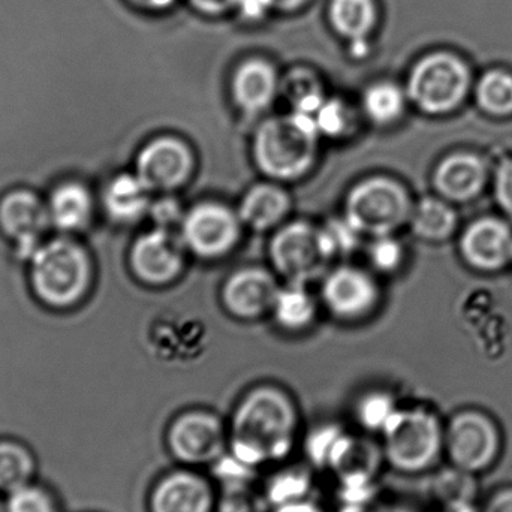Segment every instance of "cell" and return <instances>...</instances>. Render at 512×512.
Wrapping results in <instances>:
<instances>
[{"label": "cell", "instance_id": "obj_1", "mask_svg": "<svg viewBox=\"0 0 512 512\" xmlns=\"http://www.w3.org/2000/svg\"><path fill=\"white\" fill-rule=\"evenodd\" d=\"M227 424L228 453L256 471L289 462L301 442L297 405L271 385L249 391Z\"/></svg>", "mask_w": 512, "mask_h": 512}, {"label": "cell", "instance_id": "obj_2", "mask_svg": "<svg viewBox=\"0 0 512 512\" xmlns=\"http://www.w3.org/2000/svg\"><path fill=\"white\" fill-rule=\"evenodd\" d=\"M30 292L42 307L65 313L78 309L95 285V262L75 236L45 240L27 262Z\"/></svg>", "mask_w": 512, "mask_h": 512}, {"label": "cell", "instance_id": "obj_3", "mask_svg": "<svg viewBox=\"0 0 512 512\" xmlns=\"http://www.w3.org/2000/svg\"><path fill=\"white\" fill-rule=\"evenodd\" d=\"M468 60L450 48L427 51L412 63L405 90L418 110L441 116L457 110L474 87Z\"/></svg>", "mask_w": 512, "mask_h": 512}, {"label": "cell", "instance_id": "obj_4", "mask_svg": "<svg viewBox=\"0 0 512 512\" xmlns=\"http://www.w3.org/2000/svg\"><path fill=\"white\" fill-rule=\"evenodd\" d=\"M318 135L315 117L310 114L292 111L289 116L267 120L255 135L259 170L271 179H298L315 162Z\"/></svg>", "mask_w": 512, "mask_h": 512}, {"label": "cell", "instance_id": "obj_5", "mask_svg": "<svg viewBox=\"0 0 512 512\" xmlns=\"http://www.w3.org/2000/svg\"><path fill=\"white\" fill-rule=\"evenodd\" d=\"M385 465L400 474H420L435 465L444 447L438 418L421 408L402 409L379 435Z\"/></svg>", "mask_w": 512, "mask_h": 512}, {"label": "cell", "instance_id": "obj_6", "mask_svg": "<svg viewBox=\"0 0 512 512\" xmlns=\"http://www.w3.org/2000/svg\"><path fill=\"white\" fill-rule=\"evenodd\" d=\"M164 445L177 466L210 469L228 454V424L209 409H188L168 423Z\"/></svg>", "mask_w": 512, "mask_h": 512}, {"label": "cell", "instance_id": "obj_7", "mask_svg": "<svg viewBox=\"0 0 512 512\" xmlns=\"http://www.w3.org/2000/svg\"><path fill=\"white\" fill-rule=\"evenodd\" d=\"M411 198L400 183L369 179L358 183L346 198L345 218L360 234L390 236L412 215Z\"/></svg>", "mask_w": 512, "mask_h": 512}, {"label": "cell", "instance_id": "obj_8", "mask_svg": "<svg viewBox=\"0 0 512 512\" xmlns=\"http://www.w3.org/2000/svg\"><path fill=\"white\" fill-rule=\"evenodd\" d=\"M50 228L47 201L38 192L20 186L0 195V234L18 261L29 262Z\"/></svg>", "mask_w": 512, "mask_h": 512}, {"label": "cell", "instance_id": "obj_9", "mask_svg": "<svg viewBox=\"0 0 512 512\" xmlns=\"http://www.w3.org/2000/svg\"><path fill=\"white\" fill-rule=\"evenodd\" d=\"M218 486L200 469L177 466L159 475L147 493V512H216Z\"/></svg>", "mask_w": 512, "mask_h": 512}, {"label": "cell", "instance_id": "obj_10", "mask_svg": "<svg viewBox=\"0 0 512 512\" xmlns=\"http://www.w3.org/2000/svg\"><path fill=\"white\" fill-rule=\"evenodd\" d=\"M444 447L457 469L468 474L480 472L498 456V430L480 412H462L444 433Z\"/></svg>", "mask_w": 512, "mask_h": 512}, {"label": "cell", "instance_id": "obj_11", "mask_svg": "<svg viewBox=\"0 0 512 512\" xmlns=\"http://www.w3.org/2000/svg\"><path fill=\"white\" fill-rule=\"evenodd\" d=\"M270 258L280 274L300 285L318 277L328 261L319 230L304 222H294L277 231L271 240Z\"/></svg>", "mask_w": 512, "mask_h": 512}, {"label": "cell", "instance_id": "obj_12", "mask_svg": "<svg viewBox=\"0 0 512 512\" xmlns=\"http://www.w3.org/2000/svg\"><path fill=\"white\" fill-rule=\"evenodd\" d=\"M240 218L221 204H200L182 222V240L194 254L216 258L236 246Z\"/></svg>", "mask_w": 512, "mask_h": 512}, {"label": "cell", "instance_id": "obj_13", "mask_svg": "<svg viewBox=\"0 0 512 512\" xmlns=\"http://www.w3.org/2000/svg\"><path fill=\"white\" fill-rule=\"evenodd\" d=\"M194 158L191 150L176 138L162 137L138 153L137 174L149 191H173L191 176Z\"/></svg>", "mask_w": 512, "mask_h": 512}, {"label": "cell", "instance_id": "obj_14", "mask_svg": "<svg viewBox=\"0 0 512 512\" xmlns=\"http://www.w3.org/2000/svg\"><path fill=\"white\" fill-rule=\"evenodd\" d=\"M129 262L138 279L161 285L170 282L182 271V246L170 231L156 228L135 240Z\"/></svg>", "mask_w": 512, "mask_h": 512}, {"label": "cell", "instance_id": "obj_15", "mask_svg": "<svg viewBox=\"0 0 512 512\" xmlns=\"http://www.w3.org/2000/svg\"><path fill=\"white\" fill-rule=\"evenodd\" d=\"M282 75L267 57L251 56L237 63L231 75V96L246 114H259L273 104Z\"/></svg>", "mask_w": 512, "mask_h": 512}, {"label": "cell", "instance_id": "obj_16", "mask_svg": "<svg viewBox=\"0 0 512 512\" xmlns=\"http://www.w3.org/2000/svg\"><path fill=\"white\" fill-rule=\"evenodd\" d=\"M45 201L51 228L59 234L77 236L86 231L95 218V195L86 182L75 177L57 182Z\"/></svg>", "mask_w": 512, "mask_h": 512}, {"label": "cell", "instance_id": "obj_17", "mask_svg": "<svg viewBox=\"0 0 512 512\" xmlns=\"http://www.w3.org/2000/svg\"><path fill=\"white\" fill-rule=\"evenodd\" d=\"M460 251L471 267L483 271L501 270L512 261L511 228L499 219H478L463 233Z\"/></svg>", "mask_w": 512, "mask_h": 512}, {"label": "cell", "instance_id": "obj_18", "mask_svg": "<svg viewBox=\"0 0 512 512\" xmlns=\"http://www.w3.org/2000/svg\"><path fill=\"white\" fill-rule=\"evenodd\" d=\"M322 297L337 316L357 318L375 306L378 288L364 271L340 267L325 277Z\"/></svg>", "mask_w": 512, "mask_h": 512}, {"label": "cell", "instance_id": "obj_19", "mask_svg": "<svg viewBox=\"0 0 512 512\" xmlns=\"http://www.w3.org/2000/svg\"><path fill=\"white\" fill-rule=\"evenodd\" d=\"M277 291L276 280L267 271L246 268L225 283L224 303L233 315L256 318L273 307Z\"/></svg>", "mask_w": 512, "mask_h": 512}, {"label": "cell", "instance_id": "obj_20", "mask_svg": "<svg viewBox=\"0 0 512 512\" xmlns=\"http://www.w3.org/2000/svg\"><path fill=\"white\" fill-rule=\"evenodd\" d=\"M433 182L447 200L459 203L472 200L486 186V164L472 153H454L439 162Z\"/></svg>", "mask_w": 512, "mask_h": 512}, {"label": "cell", "instance_id": "obj_21", "mask_svg": "<svg viewBox=\"0 0 512 512\" xmlns=\"http://www.w3.org/2000/svg\"><path fill=\"white\" fill-rule=\"evenodd\" d=\"M381 15L378 0H328L325 6L328 27L346 44L373 39Z\"/></svg>", "mask_w": 512, "mask_h": 512}, {"label": "cell", "instance_id": "obj_22", "mask_svg": "<svg viewBox=\"0 0 512 512\" xmlns=\"http://www.w3.org/2000/svg\"><path fill=\"white\" fill-rule=\"evenodd\" d=\"M149 194V188L137 174H117L104 186L102 209L116 224H134L149 212L152 206Z\"/></svg>", "mask_w": 512, "mask_h": 512}, {"label": "cell", "instance_id": "obj_23", "mask_svg": "<svg viewBox=\"0 0 512 512\" xmlns=\"http://www.w3.org/2000/svg\"><path fill=\"white\" fill-rule=\"evenodd\" d=\"M271 469L273 472L261 483L262 492L271 510L310 499L313 490V472L310 465H291L286 462Z\"/></svg>", "mask_w": 512, "mask_h": 512}, {"label": "cell", "instance_id": "obj_24", "mask_svg": "<svg viewBox=\"0 0 512 512\" xmlns=\"http://www.w3.org/2000/svg\"><path fill=\"white\" fill-rule=\"evenodd\" d=\"M289 204L288 195L277 186H255L243 198L239 218L254 230L265 231L285 218Z\"/></svg>", "mask_w": 512, "mask_h": 512}, {"label": "cell", "instance_id": "obj_25", "mask_svg": "<svg viewBox=\"0 0 512 512\" xmlns=\"http://www.w3.org/2000/svg\"><path fill=\"white\" fill-rule=\"evenodd\" d=\"M409 99L405 87L390 80L376 81L363 93V110L378 125H391L405 113Z\"/></svg>", "mask_w": 512, "mask_h": 512}, {"label": "cell", "instance_id": "obj_26", "mask_svg": "<svg viewBox=\"0 0 512 512\" xmlns=\"http://www.w3.org/2000/svg\"><path fill=\"white\" fill-rule=\"evenodd\" d=\"M475 99L484 113L495 117L512 114V71L504 66L487 69L474 84Z\"/></svg>", "mask_w": 512, "mask_h": 512}, {"label": "cell", "instance_id": "obj_27", "mask_svg": "<svg viewBox=\"0 0 512 512\" xmlns=\"http://www.w3.org/2000/svg\"><path fill=\"white\" fill-rule=\"evenodd\" d=\"M412 228L421 239L430 242L448 239L456 230L457 215L453 207L436 198H424L412 210Z\"/></svg>", "mask_w": 512, "mask_h": 512}, {"label": "cell", "instance_id": "obj_28", "mask_svg": "<svg viewBox=\"0 0 512 512\" xmlns=\"http://www.w3.org/2000/svg\"><path fill=\"white\" fill-rule=\"evenodd\" d=\"M36 462L32 451L11 439H0V493L8 495L32 483Z\"/></svg>", "mask_w": 512, "mask_h": 512}, {"label": "cell", "instance_id": "obj_29", "mask_svg": "<svg viewBox=\"0 0 512 512\" xmlns=\"http://www.w3.org/2000/svg\"><path fill=\"white\" fill-rule=\"evenodd\" d=\"M280 92H285L291 99L292 110L310 114L313 117L327 99L315 72L303 66L292 68L288 74L282 75Z\"/></svg>", "mask_w": 512, "mask_h": 512}, {"label": "cell", "instance_id": "obj_30", "mask_svg": "<svg viewBox=\"0 0 512 512\" xmlns=\"http://www.w3.org/2000/svg\"><path fill=\"white\" fill-rule=\"evenodd\" d=\"M271 310L282 327L300 330L315 316V303L303 285L291 283L288 288L277 291Z\"/></svg>", "mask_w": 512, "mask_h": 512}, {"label": "cell", "instance_id": "obj_31", "mask_svg": "<svg viewBox=\"0 0 512 512\" xmlns=\"http://www.w3.org/2000/svg\"><path fill=\"white\" fill-rule=\"evenodd\" d=\"M216 512H271L270 504L262 492L261 483L218 486Z\"/></svg>", "mask_w": 512, "mask_h": 512}, {"label": "cell", "instance_id": "obj_32", "mask_svg": "<svg viewBox=\"0 0 512 512\" xmlns=\"http://www.w3.org/2000/svg\"><path fill=\"white\" fill-rule=\"evenodd\" d=\"M399 406L393 397L381 391L366 394L355 408V420L366 435L379 436Z\"/></svg>", "mask_w": 512, "mask_h": 512}, {"label": "cell", "instance_id": "obj_33", "mask_svg": "<svg viewBox=\"0 0 512 512\" xmlns=\"http://www.w3.org/2000/svg\"><path fill=\"white\" fill-rule=\"evenodd\" d=\"M361 234L349 224L348 219H334L319 230L322 251L328 259L337 255H348L355 251Z\"/></svg>", "mask_w": 512, "mask_h": 512}, {"label": "cell", "instance_id": "obj_34", "mask_svg": "<svg viewBox=\"0 0 512 512\" xmlns=\"http://www.w3.org/2000/svg\"><path fill=\"white\" fill-rule=\"evenodd\" d=\"M3 504L5 512H59L53 495L33 481L8 493Z\"/></svg>", "mask_w": 512, "mask_h": 512}, {"label": "cell", "instance_id": "obj_35", "mask_svg": "<svg viewBox=\"0 0 512 512\" xmlns=\"http://www.w3.org/2000/svg\"><path fill=\"white\" fill-rule=\"evenodd\" d=\"M438 483L439 498L453 507V510L462 505H469L475 487L468 472L456 469V471L442 475Z\"/></svg>", "mask_w": 512, "mask_h": 512}, {"label": "cell", "instance_id": "obj_36", "mask_svg": "<svg viewBox=\"0 0 512 512\" xmlns=\"http://www.w3.org/2000/svg\"><path fill=\"white\" fill-rule=\"evenodd\" d=\"M315 122L319 134L339 137L349 125L348 107L340 99H325L324 104L316 111Z\"/></svg>", "mask_w": 512, "mask_h": 512}, {"label": "cell", "instance_id": "obj_37", "mask_svg": "<svg viewBox=\"0 0 512 512\" xmlns=\"http://www.w3.org/2000/svg\"><path fill=\"white\" fill-rule=\"evenodd\" d=\"M369 258L378 270L393 271L402 264L403 249L390 236L375 237V242L370 245Z\"/></svg>", "mask_w": 512, "mask_h": 512}, {"label": "cell", "instance_id": "obj_38", "mask_svg": "<svg viewBox=\"0 0 512 512\" xmlns=\"http://www.w3.org/2000/svg\"><path fill=\"white\" fill-rule=\"evenodd\" d=\"M149 213L152 215L153 221L158 224V228H162V230L170 231L173 225H182L183 219H185L180 204L173 198L156 201L150 206Z\"/></svg>", "mask_w": 512, "mask_h": 512}, {"label": "cell", "instance_id": "obj_39", "mask_svg": "<svg viewBox=\"0 0 512 512\" xmlns=\"http://www.w3.org/2000/svg\"><path fill=\"white\" fill-rule=\"evenodd\" d=\"M495 197L502 212L512 221V159L505 161L496 171Z\"/></svg>", "mask_w": 512, "mask_h": 512}, {"label": "cell", "instance_id": "obj_40", "mask_svg": "<svg viewBox=\"0 0 512 512\" xmlns=\"http://www.w3.org/2000/svg\"><path fill=\"white\" fill-rule=\"evenodd\" d=\"M197 14L218 18L236 12L239 0H186Z\"/></svg>", "mask_w": 512, "mask_h": 512}, {"label": "cell", "instance_id": "obj_41", "mask_svg": "<svg viewBox=\"0 0 512 512\" xmlns=\"http://www.w3.org/2000/svg\"><path fill=\"white\" fill-rule=\"evenodd\" d=\"M126 2L147 14H165L171 11L180 0H126Z\"/></svg>", "mask_w": 512, "mask_h": 512}, {"label": "cell", "instance_id": "obj_42", "mask_svg": "<svg viewBox=\"0 0 512 512\" xmlns=\"http://www.w3.org/2000/svg\"><path fill=\"white\" fill-rule=\"evenodd\" d=\"M309 2L310 0H268L271 9L280 12V14H295Z\"/></svg>", "mask_w": 512, "mask_h": 512}, {"label": "cell", "instance_id": "obj_43", "mask_svg": "<svg viewBox=\"0 0 512 512\" xmlns=\"http://www.w3.org/2000/svg\"><path fill=\"white\" fill-rule=\"evenodd\" d=\"M486 512H512V490L498 493L487 505Z\"/></svg>", "mask_w": 512, "mask_h": 512}, {"label": "cell", "instance_id": "obj_44", "mask_svg": "<svg viewBox=\"0 0 512 512\" xmlns=\"http://www.w3.org/2000/svg\"><path fill=\"white\" fill-rule=\"evenodd\" d=\"M271 512H325L321 505L313 502L312 499L306 501L292 502V504L282 505V507L274 508Z\"/></svg>", "mask_w": 512, "mask_h": 512}, {"label": "cell", "instance_id": "obj_45", "mask_svg": "<svg viewBox=\"0 0 512 512\" xmlns=\"http://www.w3.org/2000/svg\"><path fill=\"white\" fill-rule=\"evenodd\" d=\"M346 45H348L352 59L355 60L366 59V57L369 56L370 51H372V39L349 42V44Z\"/></svg>", "mask_w": 512, "mask_h": 512}, {"label": "cell", "instance_id": "obj_46", "mask_svg": "<svg viewBox=\"0 0 512 512\" xmlns=\"http://www.w3.org/2000/svg\"><path fill=\"white\" fill-rule=\"evenodd\" d=\"M337 512H378V510L373 511L370 505L340 504L339 511Z\"/></svg>", "mask_w": 512, "mask_h": 512}, {"label": "cell", "instance_id": "obj_47", "mask_svg": "<svg viewBox=\"0 0 512 512\" xmlns=\"http://www.w3.org/2000/svg\"><path fill=\"white\" fill-rule=\"evenodd\" d=\"M454 512H474L471 505H462V507L454 508Z\"/></svg>", "mask_w": 512, "mask_h": 512}, {"label": "cell", "instance_id": "obj_48", "mask_svg": "<svg viewBox=\"0 0 512 512\" xmlns=\"http://www.w3.org/2000/svg\"><path fill=\"white\" fill-rule=\"evenodd\" d=\"M382 512H409V511L399 510V508H393V510H385V511H382Z\"/></svg>", "mask_w": 512, "mask_h": 512}, {"label": "cell", "instance_id": "obj_49", "mask_svg": "<svg viewBox=\"0 0 512 512\" xmlns=\"http://www.w3.org/2000/svg\"><path fill=\"white\" fill-rule=\"evenodd\" d=\"M0 512H5V504L2 501H0Z\"/></svg>", "mask_w": 512, "mask_h": 512}]
</instances>
